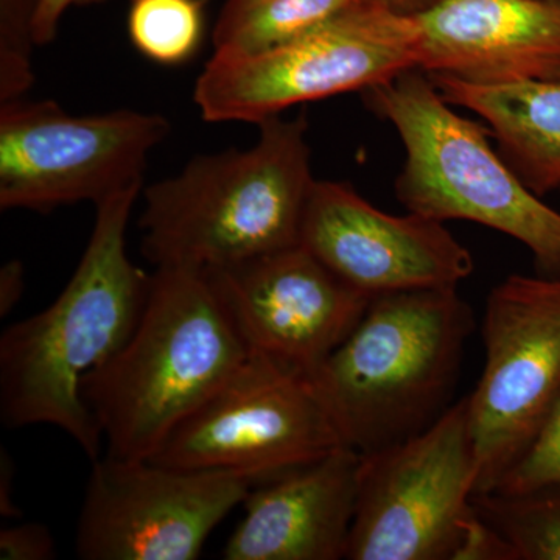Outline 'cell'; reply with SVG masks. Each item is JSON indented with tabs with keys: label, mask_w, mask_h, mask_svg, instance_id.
<instances>
[{
	"label": "cell",
	"mask_w": 560,
	"mask_h": 560,
	"mask_svg": "<svg viewBox=\"0 0 560 560\" xmlns=\"http://www.w3.org/2000/svg\"><path fill=\"white\" fill-rule=\"evenodd\" d=\"M471 504L514 560H560V481L515 493H475Z\"/></svg>",
	"instance_id": "18"
},
{
	"label": "cell",
	"mask_w": 560,
	"mask_h": 560,
	"mask_svg": "<svg viewBox=\"0 0 560 560\" xmlns=\"http://www.w3.org/2000/svg\"><path fill=\"white\" fill-rule=\"evenodd\" d=\"M361 455L348 445L254 486L228 560L346 559Z\"/></svg>",
	"instance_id": "15"
},
{
	"label": "cell",
	"mask_w": 560,
	"mask_h": 560,
	"mask_svg": "<svg viewBox=\"0 0 560 560\" xmlns=\"http://www.w3.org/2000/svg\"><path fill=\"white\" fill-rule=\"evenodd\" d=\"M364 2L377 0H226L213 27V47L215 54H259Z\"/></svg>",
	"instance_id": "17"
},
{
	"label": "cell",
	"mask_w": 560,
	"mask_h": 560,
	"mask_svg": "<svg viewBox=\"0 0 560 560\" xmlns=\"http://www.w3.org/2000/svg\"><path fill=\"white\" fill-rule=\"evenodd\" d=\"M249 353L208 271L158 267L130 340L81 385L106 455L151 458Z\"/></svg>",
	"instance_id": "3"
},
{
	"label": "cell",
	"mask_w": 560,
	"mask_h": 560,
	"mask_svg": "<svg viewBox=\"0 0 560 560\" xmlns=\"http://www.w3.org/2000/svg\"><path fill=\"white\" fill-rule=\"evenodd\" d=\"M377 2L399 11V13L416 14L429 9V7L434 5L440 0H377Z\"/></svg>",
	"instance_id": "26"
},
{
	"label": "cell",
	"mask_w": 560,
	"mask_h": 560,
	"mask_svg": "<svg viewBox=\"0 0 560 560\" xmlns=\"http://www.w3.org/2000/svg\"><path fill=\"white\" fill-rule=\"evenodd\" d=\"M415 21L429 75L480 86L560 80V0H440Z\"/></svg>",
	"instance_id": "14"
},
{
	"label": "cell",
	"mask_w": 560,
	"mask_h": 560,
	"mask_svg": "<svg viewBox=\"0 0 560 560\" xmlns=\"http://www.w3.org/2000/svg\"><path fill=\"white\" fill-rule=\"evenodd\" d=\"M301 245L366 296L458 287L474 272L470 250L444 223L390 215L338 180H315Z\"/></svg>",
	"instance_id": "12"
},
{
	"label": "cell",
	"mask_w": 560,
	"mask_h": 560,
	"mask_svg": "<svg viewBox=\"0 0 560 560\" xmlns=\"http://www.w3.org/2000/svg\"><path fill=\"white\" fill-rule=\"evenodd\" d=\"M475 327L458 287L372 298L312 378L342 442L364 455L429 429L452 407Z\"/></svg>",
	"instance_id": "4"
},
{
	"label": "cell",
	"mask_w": 560,
	"mask_h": 560,
	"mask_svg": "<svg viewBox=\"0 0 560 560\" xmlns=\"http://www.w3.org/2000/svg\"><path fill=\"white\" fill-rule=\"evenodd\" d=\"M24 290V267L20 260H11L0 271V316H7L21 300Z\"/></svg>",
	"instance_id": "24"
},
{
	"label": "cell",
	"mask_w": 560,
	"mask_h": 560,
	"mask_svg": "<svg viewBox=\"0 0 560 560\" xmlns=\"http://www.w3.org/2000/svg\"><path fill=\"white\" fill-rule=\"evenodd\" d=\"M208 272L250 352L308 375L346 340L372 300L301 243Z\"/></svg>",
	"instance_id": "13"
},
{
	"label": "cell",
	"mask_w": 560,
	"mask_h": 560,
	"mask_svg": "<svg viewBox=\"0 0 560 560\" xmlns=\"http://www.w3.org/2000/svg\"><path fill=\"white\" fill-rule=\"evenodd\" d=\"M341 445L312 375L250 352L149 460L173 469L235 471L260 485Z\"/></svg>",
	"instance_id": "9"
},
{
	"label": "cell",
	"mask_w": 560,
	"mask_h": 560,
	"mask_svg": "<svg viewBox=\"0 0 560 560\" xmlns=\"http://www.w3.org/2000/svg\"><path fill=\"white\" fill-rule=\"evenodd\" d=\"M363 95L399 132L405 162L394 187L408 212L510 235L530 250L539 275L560 278V213L522 183L485 127L453 110L429 73L408 69Z\"/></svg>",
	"instance_id": "5"
},
{
	"label": "cell",
	"mask_w": 560,
	"mask_h": 560,
	"mask_svg": "<svg viewBox=\"0 0 560 560\" xmlns=\"http://www.w3.org/2000/svg\"><path fill=\"white\" fill-rule=\"evenodd\" d=\"M257 481L149 459L94 460L77 528L83 560H195Z\"/></svg>",
	"instance_id": "11"
},
{
	"label": "cell",
	"mask_w": 560,
	"mask_h": 560,
	"mask_svg": "<svg viewBox=\"0 0 560 560\" xmlns=\"http://www.w3.org/2000/svg\"><path fill=\"white\" fill-rule=\"evenodd\" d=\"M415 68V14L364 2L270 50L213 51L194 101L206 121L260 125L300 103L363 92Z\"/></svg>",
	"instance_id": "6"
},
{
	"label": "cell",
	"mask_w": 560,
	"mask_h": 560,
	"mask_svg": "<svg viewBox=\"0 0 560 560\" xmlns=\"http://www.w3.org/2000/svg\"><path fill=\"white\" fill-rule=\"evenodd\" d=\"M55 541L50 530L38 523H25L0 530V559H55Z\"/></svg>",
	"instance_id": "22"
},
{
	"label": "cell",
	"mask_w": 560,
	"mask_h": 560,
	"mask_svg": "<svg viewBox=\"0 0 560 560\" xmlns=\"http://www.w3.org/2000/svg\"><path fill=\"white\" fill-rule=\"evenodd\" d=\"M246 150L194 158L143 191V256L158 267L224 270L300 245L315 178L304 114L261 121Z\"/></svg>",
	"instance_id": "2"
},
{
	"label": "cell",
	"mask_w": 560,
	"mask_h": 560,
	"mask_svg": "<svg viewBox=\"0 0 560 560\" xmlns=\"http://www.w3.org/2000/svg\"><path fill=\"white\" fill-rule=\"evenodd\" d=\"M36 9L38 0H0V103L24 97L35 81Z\"/></svg>",
	"instance_id": "20"
},
{
	"label": "cell",
	"mask_w": 560,
	"mask_h": 560,
	"mask_svg": "<svg viewBox=\"0 0 560 560\" xmlns=\"http://www.w3.org/2000/svg\"><path fill=\"white\" fill-rule=\"evenodd\" d=\"M140 191L132 187L95 206L90 242L58 300L0 338L2 422L9 429L57 427L92 463L101 458L103 434L81 385L130 340L149 300L151 275L127 254Z\"/></svg>",
	"instance_id": "1"
},
{
	"label": "cell",
	"mask_w": 560,
	"mask_h": 560,
	"mask_svg": "<svg viewBox=\"0 0 560 560\" xmlns=\"http://www.w3.org/2000/svg\"><path fill=\"white\" fill-rule=\"evenodd\" d=\"M486 364L467 396L477 490L499 486L530 447L560 397V278L512 275L488 298ZM474 493V495H475Z\"/></svg>",
	"instance_id": "10"
},
{
	"label": "cell",
	"mask_w": 560,
	"mask_h": 560,
	"mask_svg": "<svg viewBox=\"0 0 560 560\" xmlns=\"http://www.w3.org/2000/svg\"><path fill=\"white\" fill-rule=\"evenodd\" d=\"M171 130L154 113L73 116L55 102L0 103V209L97 206L143 187L150 153Z\"/></svg>",
	"instance_id": "8"
},
{
	"label": "cell",
	"mask_w": 560,
	"mask_h": 560,
	"mask_svg": "<svg viewBox=\"0 0 560 560\" xmlns=\"http://www.w3.org/2000/svg\"><path fill=\"white\" fill-rule=\"evenodd\" d=\"M90 2H97V0H38L35 16L36 46H46L55 39L66 11Z\"/></svg>",
	"instance_id": "23"
},
{
	"label": "cell",
	"mask_w": 560,
	"mask_h": 560,
	"mask_svg": "<svg viewBox=\"0 0 560 560\" xmlns=\"http://www.w3.org/2000/svg\"><path fill=\"white\" fill-rule=\"evenodd\" d=\"M467 397L410 440L361 455L349 560H456L477 517Z\"/></svg>",
	"instance_id": "7"
},
{
	"label": "cell",
	"mask_w": 560,
	"mask_h": 560,
	"mask_svg": "<svg viewBox=\"0 0 560 560\" xmlns=\"http://www.w3.org/2000/svg\"><path fill=\"white\" fill-rule=\"evenodd\" d=\"M11 460L10 456H7L5 453H2V493H0V508H2V514L7 515V517L11 518V515L20 514V511L13 506V501H11Z\"/></svg>",
	"instance_id": "25"
},
{
	"label": "cell",
	"mask_w": 560,
	"mask_h": 560,
	"mask_svg": "<svg viewBox=\"0 0 560 560\" xmlns=\"http://www.w3.org/2000/svg\"><path fill=\"white\" fill-rule=\"evenodd\" d=\"M451 105L471 110L492 128L499 151L537 197L560 189V80L480 86L430 75Z\"/></svg>",
	"instance_id": "16"
},
{
	"label": "cell",
	"mask_w": 560,
	"mask_h": 560,
	"mask_svg": "<svg viewBox=\"0 0 560 560\" xmlns=\"http://www.w3.org/2000/svg\"><path fill=\"white\" fill-rule=\"evenodd\" d=\"M205 32L200 0H131L128 33L149 60L178 66L197 54Z\"/></svg>",
	"instance_id": "19"
},
{
	"label": "cell",
	"mask_w": 560,
	"mask_h": 560,
	"mask_svg": "<svg viewBox=\"0 0 560 560\" xmlns=\"http://www.w3.org/2000/svg\"><path fill=\"white\" fill-rule=\"evenodd\" d=\"M556 481H560V397L528 451L493 490L515 493Z\"/></svg>",
	"instance_id": "21"
}]
</instances>
